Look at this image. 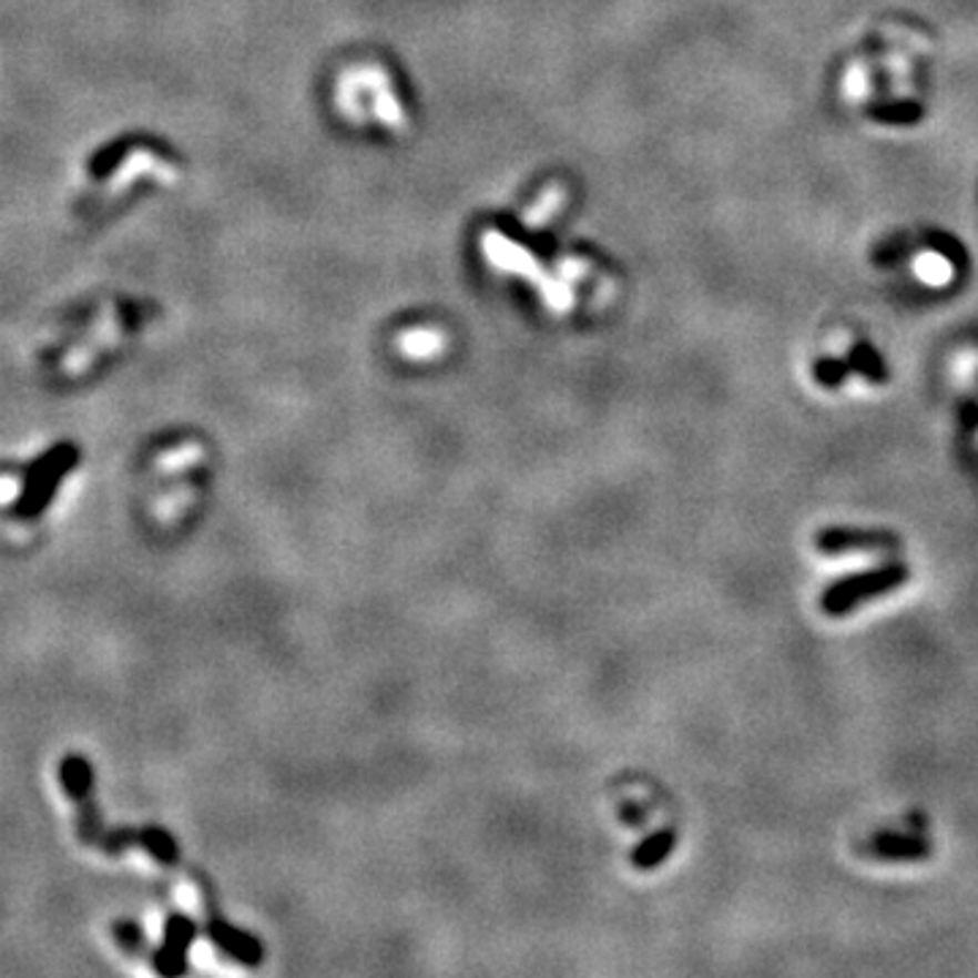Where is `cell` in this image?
Masks as SVG:
<instances>
[{
	"instance_id": "cell-9",
	"label": "cell",
	"mask_w": 978,
	"mask_h": 978,
	"mask_svg": "<svg viewBox=\"0 0 978 978\" xmlns=\"http://www.w3.org/2000/svg\"><path fill=\"white\" fill-rule=\"evenodd\" d=\"M139 848L147 850V854L153 856L155 862H161V865H177L180 859L177 841H174L166 829H161V826H144L142 845H139Z\"/></svg>"
},
{
	"instance_id": "cell-2",
	"label": "cell",
	"mask_w": 978,
	"mask_h": 978,
	"mask_svg": "<svg viewBox=\"0 0 978 978\" xmlns=\"http://www.w3.org/2000/svg\"><path fill=\"white\" fill-rule=\"evenodd\" d=\"M910 579V569L905 563H886L878 566L873 571H862V573H850V577L837 579L824 595H821V609L832 618H841V614L854 612L862 601H869V598H878L892 593V590L903 588L905 582Z\"/></svg>"
},
{
	"instance_id": "cell-6",
	"label": "cell",
	"mask_w": 978,
	"mask_h": 978,
	"mask_svg": "<svg viewBox=\"0 0 978 978\" xmlns=\"http://www.w3.org/2000/svg\"><path fill=\"white\" fill-rule=\"evenodd\" d=\"M207 935L213 938V944L217 946V949L226 951L228 957L247 965V968H256V965H262V959H264L262 944H258L256 938H251L247 933H243V929L232 927V924L223 921V919H210Z\"/></svg>"
},
{
	"instance_id": "cell-1",
	"label": "cell",
	"mask_w": 978,
	"mask_h": 978,
	"mask_svg": "<svg viewBox=\"0 0 978 978\" xmlns=\"http://www.w3.org/2000/svg\"><path fill=\"white\" fill-rule=\"evenodd\" d=\"M77 465H80V449L74 444H69V440L54 444L44 455L35 457L28 465L26 476H22L20 495L14 500V515L26 519V522L47 515L60 485H63V479Z\"/></svg>"
},
{
	"instance_id": "cell-4",
	"label": "cell",
	"mask_w": 978,
	"mask_h": 978,
	"mask_svg": "<svg viewBox=\"0 0 978 978\" xmlns=\"http://www.w3.org/2000/svg\"><path fill=\"white\" fill-rule=\"evenodd\" d=\"M899 539L889 530H862V528H826L815 536V549L824 554L843 552H889L897 549Z\"/></svg>"
},
{
	"instance_id": "cell-7",
	"label": "cell",
	"mask_w": 978,
	"mask_h": 978,
	"mask_svg": "<svg viewBox=\"0 0 978 978\" xmlns=\"http://www.w3.org/2000/svg\"><path fill=\"white\" fill-rule=\"evenodd\" d=\"M929 843L924 837L916 835H899V832H880L869 843V854L880 856V859H895V862H914V859H927L929 856Z\"/></svg>"
},
{
	"instance_id": "cell-8",
	"label": "cell",
	"mask_w": 978,
	"mask_h": 978,
	"mask_svg": "<svg viewBox=\"0 0 978 978\" xmlns=\"http://www.w3.org/2000/svg\"><path fill=\"white\" fill-rule=\"evenodd\" d=\"M678 845V832L674 829H661L652 832L648 841L639 843V848L631 854V862L636 869H652L661 865L669 854Z\"/></svg>"
},
{
	"instance_id": "cell-3",
	"label": "cell",
	"mask_w": 978,
	"mask_h": 978,
	"mask_svg": "<svg viewBox=\"0 0 978 978\" xmlns=\"http://www.w3.org/2000/svg\"><path fill=\"white\" fill-rule=\"evenodd\" d=\"M60 786L65 794L74 799L77 805V818H80V837L84 843L99 845L104 837V824H101L99 811H95L93 799V766L84 756H63L60 761Z\"/></svg>"
},
{
	"instance_id": "cell-5",
	"label": "cell",
	"mask_w": 978,
	"mask_h": 978,
	"mask_svg": "<svg viewBox=\"0 0 978 978\" xmlns=\"http://www.w3.org/2000/svg\"><path fill=\"white\" fill-rule=\"evenodd\" d=\"M196 940V924L189 916H169L163 927V944L153 954V968L161 976H180L189 968V949Z\"/></svg>"
},
{
	"instance_id": "cell-10",
	"label": "cell",
	"mask_w": 978,
	"mask_h": 978,
	"mask_svg": "<svg viewBox=\"0 0 978 978\" xmlns=\"http://www.w3.org/2000/svg\"><path fill=\"white\" fill-rule=\"evenodd\" d=\"M114 940L123 946L129 954H139L144 949V935L134 921H118L114 924Z\"/></svg>"
}]
</instances>
